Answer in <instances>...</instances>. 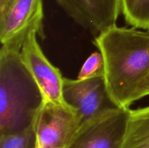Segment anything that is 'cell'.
Wrapping results in <instances>:
<instances>
[{
  "label": "cell",
  "instance_id": "obj_9",
  "mask_svg": "<svg viewBox=\"0 0 149 148\" xmlns=\"http://www.w3.org/2000/svg\"><path fill=\"white\" fill-rule=\"evenodd\" d=\"M122 148H149V105L130 110Z\"/></svg>",
  "mask_w": 149,
  "mask_h": 148
},
{
  "label": "cell",
  "instance_id": "obj_3",
  "mask_svg": "<svg viewBox=\"0 0 149 148\" xmlns=\"http://www.w3.org/2000/svg\"><path fill=\"white\" fill-rule=\"evenodd\" d=\"M43 0H10L0 10L1 47L21 50L32 32L44 39Z\"/></svg>",
  "mask_w": 149,
  "mask_h": 148
},
{
  "label": "cell",
  "instance_id": "obj_13",
  "mask_svg": "<svg viewBox=\"0 0 149 148\" xmlns=\"http://www.w3.org/2000/svg\"><path fill=\"white\" fill-rule=\"evenodd\" d=\"M149 96V76L145 80L142 85L140 86L139 89L136 93L135 97V101L139 100L143 97Z\"/></svg>",
  "mask_w": 149,
  "mask_h": 148
},
{
  "label": "cell",
  "instance_id": "obj_6",
  "mask_svg": "<svg viewBox=\"0 0 149 148\" xmlns=\"http://www.w3.org/2000/svg\"><path fill=\"white\" fill-rule=\"evenodd\" d=\"M37 33L28 36L21 48L22 57L37 84L45 102L69 105L63 98V81L59 68L48 59L37 41Z\"/></svg>",
  "mask_w": 149,
  "mask_h": 148
},
{
  "label": "cell",
  "instance_id": "obj_14",
  "mask_svg": "<svg viewBox=\"0 0 149 148\" xmlns=\"http://www.w3.org/2000/svg\"><path fill=\"white\" fill-rule=\"evenodd\" d=\"M10 0H0V10L4 8L9 2Z\"/></svg>",
  "mask_w": 149,
  "mask_h": 148
},
{
  "label": "cell",
  "instance_id": "obj_12",
  "mask_svg": "<svg viewBox=\"0 0 149 148\" xmlns=\"http://www.w3.org/2000/svg\"><path fill=\"white\" fill-rule=\"evenodd\" d=\"M104 61L99 51L92 53L81 66L78 74L79 79H86L93 77L103 75Z\"/></svg>",
  "mask_w": 149,
  "mask_h": 148
},
{
  "label": "cell",
  "instance_id": "obj_7",
  "mask_svg": "<svg viewBox=\"0 0 149 148\" xmlns=\"http://www.w3.org/2000/svg\"><path fill=\"white\" fill-rule=\"evenodd\" d=\"M63 98L78 113L82 122L115 107L108 94L103 75L86 79L64 77Z\"/></svg>",
  "mask_w": 149,
  "mask_h": 148
},
{
  "label": "cell",
  "instance_id": "obj_11",
  "mask_svg": "<svg viewBox=\"0 0 149 148\" xmlns=\"http://www.w3.org/2000/svg\"><path fill=\"white\" fill-rule=\"evenodd\" d=\"M0 148H36L33 126L20 133L0 134Z\"/></svg>",
  "mask_w": 149,
  "mask_h": 148
},
{
  "label": "cell",
  "instance_id": "obj_1",
  "mask_svg": "<svg viewBox=\"0 0 149 148\" xmlns=\"http://www.w3.org/2000/svg\"><path fill=\"white\" fill-rule=\"evenodd\" d=\"M94 44L103 55L111 100L116 107L130 108L149 76V30L116 25L97 35Z\"/></svg>",
  "mask_w": 149,
  "mask_h": 148
},
{
  "label": "cell",
  "instance_id": "obj_10",
  "mask_svg": "<svg viewBox=\"0 0 149 148\" xmlns=\"http://www.w3.org/2000/svg\"><path fill=\"white\" fill-rule=\"evenodd\" d=\"M121 12L131 27L149 30V0H120Z\"/></svg>",
  "mask_w": 149,
  "mask_h": 148
},
{
  "label": "cell",
  "instance_id": "obj_8",
  "mask_svg": "<svg viewBox=\"0 0 149 148\" xmlns=\"http://www.w3.org/2000/svg\"><path fill=\"white\" fill-rule=\"evenodd\" d=\"M79 26L98 35L116 26L121 12L120 0H56Z\"/></svg>",
  "mask_w": 149,
  "mask_h": 148
},
{
  "label": "cell",
  "instance_id": "obj_5",
  "mask_svg": "<svg viewBox=\"0 0 149 148\" xmlns=\"http://www.w3.org/2000/svg\"><path fill=\"white\" fill-rule=\"evenodd\" d=\"M81 123L70 105L44 102L33 124L36 148H65Z\"/></svg>",
  "mask_w": 149,
  "mask_h": 148
},
{
  "label": "cell",
  "instance_id": "obj_4",
  "mask_svg": "<svg viewBox=\"0 0 149 148\" xmlns=\"http://www.w3.org/2000/svg\"><path fill=\"white\" fill-rule=\"evenodd\" d=\"M130 110L115 106L84 120L65 148H122Z\"/></svg>",
  "mask_w": 149,
  "mask_h": 148
},
{
  "label": "cell",
  "instance_id": "obj_2",
  "mask_svg": "<svg viewBox=\"0 0 149 148\" xmlns=\"http://www.w3.org/2000/svg\"><path fill=\"white\" fill-rule=\"evenodd\" d=\"M44 97L20 51L0 49V134L20 133L33 126Z\"/></svg>",
  "mask_w": 149,
  "mask_h": 148
}]
</instances>
